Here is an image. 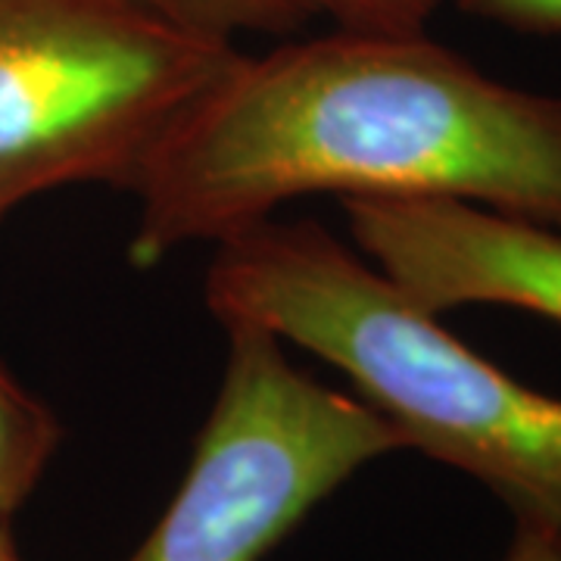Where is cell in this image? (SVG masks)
Here are the masks:
<instances>
[{
  "instance_id": "3957f363",
  "label": "cell",
  "mask_w": 561,
  "mask_h": 561,
  "mask_svg": "<svg viewBox=\"0 0 561 561\" xmlns=\"http://www.w3.org/2000/svg\"><path fill=\"white\" fill-rule=\"evenodd\" d=\"M241 54L153 0H0V221L72 184L131 194Z\"/></svg>"
},
{
  "instance_id": "7a4b0ae2",
  "label": "cell",
  "mask_w": 561,
  "mask_h": 561,
  "mask_svg": "<svg viewBox=\"0 0 561 561\" xmlns=\"http://www.w3.org/2000/svg\"><path fill=\"white\" fill-rule=\"evenodd\" d=\"M206 306L334 365L405 449L483 483L515 527L561 530V400L453 337L319 221L265 219L216 243Z\"/></svg>"
},
{
  "instance_id": "9c48e42d",
  "label": "cell",
  "mask_w": 561,
  "mask_h": 561,
  "mask_svg": "<svg viewBox=\"0 0 561 561\" xmlns=\"http://www.w3.org/2000/svg\"><path fill=\"white\" fill-rule=\"evenodd\" d=\"M461 13L490 20L515 32L561 35V0H449Z\"/></svg>"
},
{
  "instance_id": "ba28073f",
  "label": "cell",
  "mask_w": 561,
  "mask_h": 561,
  "mask_svg": "<svg viewBox=\"0 0 561 561\" xmlns=\"http://www.w3.org/2000/svg\"><path fill=\"white\" fill-rule=\"evenodd\" d=\"M316 16H328L346 32L421 35L449 0H306Z\"/></svg>"
},
{
  "instance_id": "8fae6325",
  "label": "cell",
  "mask_w": 561,
  "mask_h": 561,
  "mask_svg": "<svg viewBox=\"0 0 561 561\" xmlns=\"http://www.w3.org/2000/svg\"><path fill=\"white\" fill-rule=\"evenodd\" d=\"M0 561H25L20 556V546L10 534V522H0Z\"/></svg>"
},
{
  "instance_id": "6da1fadb",
  "label": "cell",
  "mask_w": 561,
  "mask_h": 561,
  "mask_svg": "<svg viewBox=\"0 0 561 561\" xmlns=\"http://www.w3.org/2000/svg\"><path fill=\"white\" fill-rule=\"evenodd\" d=\"M131 194L138 268L309 194L461 201L561 231V98L490 79L427 32L337 28L241 54Z\"/></svg>"
},
{
  "instance_id": "5b68a950",
  "label": "cell",
  "mask_w": 561,
  "mask_h": 561,
  "mask_svg": "<svg viewBox=\"0 0 561 561\" xmlns=\"http://www.w3.org/2000/svg\"><path fill=\"white\" fill-rule=\"evenodd\" d=\"M350 234L421 309L508 306L561 321V231L461 201H343Z\"/></svg>"
},
{
  "instance_id": "52a82bcc",
  "label": "cell",
  "mask_w": 561,
  "mask_h": 561,
  "mask_svg": "<svg viewBox=\"0 0 561 561\" xmlns=\"http://www.w3.org/2000/svg\"><path fill=\"white\" fill-rule=\"evenodd\" d=\"M175 20L191 22L221 38L256 35H294L312 16L306 0H153Z\"/></svg>"
},
{
  "instance_id": "277c9868",
  "label": "cell",
  "mask_w": 561,
  "mask_h": 561,
  "mask_svg": "<svg viewBox=\"0 0 561 561\" xmlns=\"http://www.w3.org/2000/svg\"><path fill=\"white\" fill-rule=\"evenodd\" d=\"M219 397L187 474L125 561H260L400 434L359 397L306 378L278 337L231 324Z\"/></svg>"
},
{
  "instance_id": "8992f818",
  "label": "cell",
  "mask_w": 561,
  "mask_h": 561,
  "mask_svg": "<svg viewBox=\"0 0 561 561\" xmlns=\"http://www.w3.org/2000/svg\"><path fill=\"white\" fill-rule=\"evenodd\" d=\"M62 427L0 362V522H10L57 456Z\"/></svg>"
},
{
  "instance_id": "30bf717a",
  "label": "cell",
  "mask_w": 561,
  "mask_h": 561,
  "mask_svg": "<svg viewBox=\"0 0 561 561\" xmlns=\"http://www.w3.org/2000/svg\"><path fill=\"white\" fill-rule=\"evenodd\" d=\"M505 561H561V530L515 527V540Z\"/></svg>"
}]
</instances>
